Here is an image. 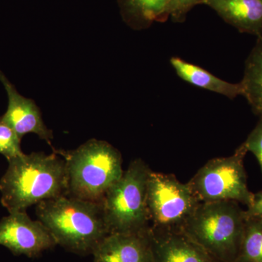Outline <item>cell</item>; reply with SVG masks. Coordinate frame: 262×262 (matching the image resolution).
Masks as SVG:
<instances>
[{"label":"cell","instance_id":"cell-2","mask_svg":"<svg viewBox=\"0 0 262 262\" xmlns=\"http://www.w3.org/2000/svg\"><path fill=\"white\" fill-rule=\"evenodd\" d=\"M36 214L57 246L79 256L92 255L110 234L102 203L63 195L39 203Z\"/></svg>","mask_w":262,"mask_h":262},{"label":"cell","instance_id":"cell-19","mask_svg":"<svg viewBox=\"0 0 262 262\" xmlns=\"http://www.w3.org/2000/svg\"><path fill=\"white\" fill-rule=\"evenodd\" d=\"M201 0H173L170 10V17L174 22H183L187 14Z\"/></svg>","mask_w":262,"mask_h":262},{"label":"cell","instance_id":"cell-16","mask_svg":"<svg viewBox=\"0 0 262 262\" xmlns=\"http://www.w3.org/2000/svg\"><path fill=\"white\" fill-rule=\"evenodd\" d=\"M237 262H262V221L246 220Z\"/></svg>","mask_w":262,"mask_h":262},{"label":"cell","instance_id":"cell-8","mask_svg":"<svg viewBox=\"0 0 262 262\" xmlns=\"http://www.w3.org/2000/svg\"><path fill=\"white\" fill-rule=\"evenodd\" d=\"M0 246L15 256L37 258L57 245L40 221L32 220L27 211H20L9 213L0 220Z\"/></svg>","mask_w":262,"mask_h":262},{"label":"cell","instance_id":"cell-9","mask_svg":"<svg viewBox=\"0 0 262 262\" xmlns=\"http://www.w3.org/2000/svg\"><path fill=\"white\" fill-rule=\"evenodd\" d=\"M0 81L8 96V110L0 117V120L11 127L20 139L27 134H34L53 148L51 144L53 139V130L46 126L40 110L35 102L19 94L15 86L1 71Z\"/></svg>","mask_w":262,"mask_h":262},{"label":"cell","instance_id":"cell-14","mask_svg":"<svg viewBox=\"0 0 262 262\" xmlns=\"http://www.w3.org/2000/svg\"><path fill=\"white\" fill-rule=\"evenodd\" d=\"M123 18L135 29H144L170 17L173 0H120Z\"/></svg>","mask_w":262,"mask_h":262},{"label":"cell","instance_id":"cell-7","mask_svg":"<svg viewBox=\"0 0 262 262\" xmlns=\"http://www.w3.org/2000/svg\"><path fill=\"white\" fill-rule=\"evenodd\" d=\"M187 184L174 174L151 170L147 183L146 205L151 229L158 232H182L201 204Z\"/></svg>","mask_w":262,"mask_h":262},{"label":"cell","instance_id":"cell-11","mask_svg":"<svg viewBox=\"0 0 262 262\" xmlns=\"http://www.w3.org/2000/svg\"><path fill=\"white\" fill-rule=\"evenodd\" d=\"M155 262H220L183 232H163L150 227Z\"/></svg>","mask_w":262,"mask_h":262},{"label":"cell","instance_id":"cell-20","mask_svg":"<svg viewBox=\"0 0 262 262\" xmlns=\"http://www.w3.org/2000/svg\"><path fill=\"white\" fill-rule=\"evenodd\" d=\"M245 220H255L262 221V190L253 193L251 204L244 212Z\"/></svg>","mask_w":262,"mask_h":262},{"label":"cell","instance_id":"cell-6","mask_svg":"<svg viewBox=\"0 0 262 262\" xmlns=\"http://www.w3.org/2000/svg\"><path fill=\"white\" fill-rule=\"evenodd\" d=\"M244 143L233 155L207 162L187 183L201 203L232 201L248 206L253 193L248 189Z\"/></svg>","mask_w":262,"mask_h":262},{"label":"cell","instance_id":"cell-12","mask_svg":"<svg viewBox=\"0 0 262 262\" xmlns=\"http://www.w3.org/2000/svg\"><path fill=\"white\" fill-rule=\"evenodd\" d=\"M201 4L215 10L239 32L262 37V0H201Z\"/></svg>","mask_w":262,"mask_h":262},{"label":"cell","instance_id":"cell-10","mask_svg":"<svg viewBox=\"0 0 262 262\" xmlns=\"http://www.w3.org/2000/svg\"><path fill=\"white\" fill-rule=\"evenodd\" d=\"M92 256L93 262H155L149 230L144 233L110 234Z\"/></svg>","mask_w":262,"mask_h":262},{"label":"cell","instance_id":"cell-1","mask_svg":"<svg viewBox=\"0 0 262 262\" xmlns=\"http://www.w3.org/2000/svg\"><path fill=\"white\" fill-rule=\"evenodd\" d=\"M0 179L2 205L9 213L27 211L41 202L67 195L68 180L64 160L53 151L23 154L8 160Z\"/></svg>","mask_w":262,"mask_h":262},{"label":"cell","instance_id":"cell-4","mask_svg":"<svg viewBox=\"0 0 262 262\" xmlns=\"http://www.w3.org/2000/svg\"><path fill=\"white\" fill-rule=\"evenodd\" d=\"M244 210L236 201L201 203L182 232L220 262H237L245 229Z\"/></svg>","mask_w":262,"mask_h":262},{"label":"cell","instance_id":"cell-15","mask_svg":"<svg viewBox=\"0 0 262 262\" xmlns=\"http://www.w3.org/2000/svg\"><path fill=\"white\" fill-rule=\"evenodd\" d=\"M244 96L255 115L262 116V37L258 38L246 63L241 80Z\"/></svg>","mask_w":262,"mask_h":262},{"label":"cell","instance_id":"cell-3","mask_svg":"<svg viewBox=\"0 0 262 262\" xmlns=\"http://www.w3.org/2000/svg\"><path fill=\"white\" fill-rule=\"evenodd\" d=\"M53 151L65 161L67 195L77 199L102 203L124 172L121 153L105 141L90 139L76 149Z\"/></svg>","mask_w":262,"mask_h":262},{"label":"cell","instance_id":"cell-17","mask_svg":"<svg viewBox=\"0 0 262 262\" xmlns=\"http://www.w3.org/2000/svg\"><path fill=\"white\" fill-rule=\"evenodd\" d=\"M21 139L11 127L0 120V154L10 160L24 154L20 147Z\"/></svg>","mask_w":262,"mask_h":262},{"label":"cell","instance_id":"cell-5","mask_svg":"<svg viewBox=\"0 0 262 262\" xmlns=\"http://www.w3.org/2000/svg\"><path fill=\"white\" fill-rule=\"evenodd\" d=\"M151 170L141 158L133 160L106 192L102 206L110 234L144 233L149 230L146 194Z\"/></svg>","mask_w":262,"mask_h":262},{"label":"cell","instance_id":"cell-13","mask_svg":"<svg viewBox=\"0 0 262 262\" xmlns=\"http://www.w3.org/2000/svg\"><path fill=\"white\" fill-rule=\"evenodd\" d=\"M170 62L177 75L188 83L223 95L229 99L244 96V89L241 82L231 83L221 80L205 69L184 61L179 57H172Z\"/></svg>","mask_w":262,"mask_h":262},{"label":"cell","instance_id":"cell-18","mask_svg":"<svg viewBox=\"0 0 262 262\" xmlns=\"http://www.w3.org/2000/svg\"><path fill=\"white\" fill-rule=\"evenodd\" d=\"M244 144L248 151L253 153L259 164L262 174V116L253 130L250 133Z\"/></svg>","mask_w":262,"mask_h":262}]
</instances>
